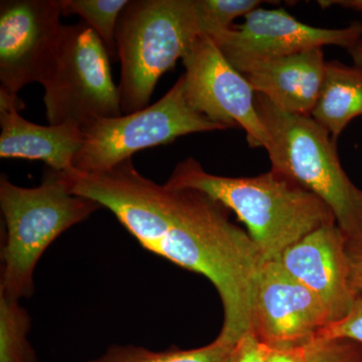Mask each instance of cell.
<instances>
[{
  "instance_id": "1",
  "label": "cell",
  "mask_w": 362,
  "mask_h": 362,
  "mask_svg": "<svg viewBox=\"0 0 362 362\" xmlns=\"http://www.w3.org/2000/svg\"><path fill=\"white\" fill-rule=\"evenodd\" d=\"M59 175L71 194L108 209L147 251L213 283L223 309L216 339L235 345L251 331L255 288L265 261L226 206L197 190L157 185L132 159L106 173L71 169Z\"/></svg>"
},
{
  "instance_id": "2",
  "label": "cell",
  "mask_w": 362,
  "mask_h": 362,
  "mask_svg": "<svg viewBox=\"0 0 362 362\" xmlns=\"http://www.w3.org/2000/svg\"><path fill=\"white\" fill-rule=\"evenodd\" d=\"M206 194L237 214L264 261L283 252L321 226L337 223L329 207L297 182L271 169L255 177H226L206 173L192 157L175 166L164 183Z\"/></svg>"
},
{
  "instance_id": "3",
  "label": "cell",
  "mask_w": 362,
  "mask_h": 362,
  "mask_svg": "<svg viewBox=\"0 0 362 362\" xmlns=\"http://www.w3.org/2000/svg\"><path fill=\"white\" fill-rule=\"evenodd\" d=\"M256 107L268 133L272 170L319 197L332 211L349 251L362 250V190L343 170L329 132L311 116L286 113L258 93Z\"/></svg>"
},
{
  "instance_id": "4",
  "label": "cell",
  "mask_w": 362,
  "mask_h": 362,
  "mask_svg": "<svg viewBox=\"0 0 362 362\" xmlns=\"http://www.w3.org/2000/svg\"><path fill=\"white\" fill-rule=\"evenodd\" d=\"M0 209L6 226L0 293L20 301L33 294V273L49 245L102 206L71 194L59 173L49 168L37 187H18L2 175Z\"/></svg>"
},
{
  "instance_id": "5",
  "label": "cell",
  "mask_w": 362,
  "mask_h": 362,
  "mask_svg": "<svg viewBox=\"0 0 362 362\" xmlns=\"http://www.w3.org/2000/svg\"><path fill=\"white\" fill-rule=\"evenodd\" d=\"M195 0H130L119 18L117 56L124 115L149 106L158 81L202 35Z\"/></svg>"
},
{
  "instance_id": "6",
  "label": "cell",
  "mask_w": 362,
  "mask_h": 362,
  "mask_svg": "<svg viewBox=\"0 0 362 362\" xmlns=\"http://www.w3.org/2000/svg\"><path fill=\"white\" fill-rule=\"evenodd\" d=\"M110 58L103 42L84 21L63 25L40 83L49 125L69 124L85 129L97 121L123 115Z\"/></svg>"
},
{
  "instance_id": "7",
  "label": "cell",
  "mask_w": 362,
  "mask_h": 362,
  "mask_svg": "<svg viewBox=\"0 0 362 362\" xmlns=\"http://www.w3.org/2000/svg\"><path fill=\"white\" fill-rule=\"evenodd\" d=\"M226 130L190 104L181 76L170 90L143 110L103 119L86 127L73 170L102 173L132 159L141 150L175 141L181 136Z\"/></svg>"
},
{
  "instance_id": "8",
  "label": "cell",
  "mask_w": 362,
  "mask_h": 362,
  "mask_svg": "<svg viewBox=\"0 0 362 362\" xmlns=\"http://www.w3.org/2000/svg\"><path fill=\"white\" fill-rule=\"evenodd\" d=\"M190 104L225 129L240 127L252 148L266 149L268 133L256 107V92L209 35H202L182 58Z\"/></svg>"
},
{
  "instance_id": "9",
  "label": "cell",
  "mask_w": 362,
  "mask_h": 362,
  "mask_svg": "<svg viewBox=\"0 0 362 362\" xmlns=\"http://www.w3.org/2000/svg\"><path fill=\"white\" fill-rule=\"evenodd\" d=\"M361 37V23L343 28H315L293 18L284 9L259 7L245 16L242 25H233L211 39L230 65L244 75L257 64L324 45L349 51Z\"/></svg>"
},
{
  "instance_id": "10",
  "label": "cell",
  "mask_w": 362,
  "mask_h": 362,
  "mask_svg": "<svg viewBox=\"0 0 362 362\" xmlns=\"http://www.w3.org/2000/svg\"><path fill=\"white\" fill-rule=\"evenodd\" d=\"M59 0L0 2V90L18 96L40 83L56 51L63 23Z\"/></svg>"
},
{
  "instance_id": "11",
  "label": "cell",
  "mask_w": 362,
  "mask_h": 362,
  "mask_svg": "<svg viewBox=\"0 0 362 362\" xmlns=\"http://www.w3.org/2000/svg\"><path fill=\"white\" fill-rule=\"evenodd\" d=\"M331 323L318 297L279 261L264 262L257 279L251 330L270 347L304 346Z\"/></svg>"
},
{
  "instance_id": "12",
  "label": "cell",
  "mask_w": 362,
  "mask_h": 362,
  "mask_svg": "<svg viewBox=\"0 0 362 362\" xmlns=\"http://www.w3.org/2000/svg\"><path fill=\"white\" fill-rule=\"evenodd\" d=\"M281 265L326 307L331 322L349 313L356 296L350 284L347 240L337 223L317 228L288 247Z\"/></svg>"
},
{
  "instance_id": "13",
  "label": "cell",
  "mask_w": 362,
  "mask_h": 362,
  "mask_svg": "<svg viewBox=\"0 0 362 362\" xmlns=\"http://www.w3.org/2000/svg\"><path fill=\"white\" fill-rule=\"evenodd\" d=\"M23 100L0 90V157L45 162L57 173L73 169V162L84 140L76 126L39 125L25 120L20 111Z\"/></svg>"
},
{
  "instance_id": "14",
  "label": "cell",
  "mask_w": 362,
  "mask_h": 362,
  "mask_svg": "<svg viewBox=\"0 0 362 362\" xmlns=\"http://www.w3.org/2000/svg\"><path fill=\"white\" fill-rule=\"evenodd\" d=\"M326 64L322 47H315L257 64L244 76L255 92L280 110L311 116L322 88Z\"/></svg>"
},
{
  "instance_id": "15",
  "label": "cell",
  "mask_w": 362,
  "mask_h": 362,
  "mask_svg": "<svg viewBox=\"0 0 362 362\" xmlns=\"http://www.w3.org/2000/svg\"><path fill=\"white\" fill-rule=\"evenodd\" d=\"M359 116H362V68L327 62L312 118L337 141L350 121Z\"/></svg>"
},
{
  "instance_id": "16",
  "label": "cell",
  "mask_w": 362,
  "mask_h": 362,
  "mask_svg": "<svg viewBox=\"0 0 362 362\" xmlns=\"http://www.w3.org/2000/svg\"><path fill=\"white\" fill-rule=\"evenodd\" d=\"M235 345L214 339L201 349L153 351L134 345H113L89 362H228Z\"/></svg>"
},
{
  "instance_id": "17",
  "label": "cell",
  "mask_w": 362,
  "mask_h": 362,
  "mask_svg": "<svg viewBox=\"0 0 362 362\" xmlns=\"http://www.w3.org/2000/svg\"><path fill=\"white\" fill-rule=\"evenodd\" d=\"M30 325V314L18 300L0 293V362H37L28 339Z\"/></svg>"
},
{
  "instance_id": "18",
  "label": "cell",
  "mask_w": 362,
  "mask_h": 362,
  "mask_svg": "<svg viewBox=\"0 0 362 362\" xmlns=\"http://www.w3.org/2000/svg\"><path fill=\"white\" fill-rule=\"evenodd\" d=\"M129 0H59L62 16H78L103 42L111 58H117L116 30Z\"/></svg>"
},
{
  "instance_id": "19",
  "label": "cell",
  "mask_w": 362,
  "mask_h": 362,
  "mask_svg": "<svg viewBox=\"0 0 362 362\" xmlns=\"http://www.w3.org/2000/svg\"><path fill=\"white\" fill-rule=\"evenodd\" d=\"M259 0H195L202 35L213 37L230 30L233 21L259 8Z\"/></svg>"
},
{
  "instance_id": "20",
  "label": "cell",
  "mask_w": 362,
  "mask_h": 362,
  "mask_svg": "<svg viewBox=\"0 0 362 362\" xmlns=\"http://www.w3.org/2000/svg\"><path fill=\"white\" fill-rule=\"evenodd\" d=\"M307 362H362V344L346 339L314 340L307 344Z\"/></svg>"
},
{
  "instance_id": "21",
  "label": "cell",
  "mask_w": 362,
  "mask_h": 362,
  "mask_svg": "<svg viewBox=\"0 0 362 362\" xmlns=\"http://www.w3.org/2000/svg\"><path fill=\"white\" fill-rule=\"evenodd\" d=\"M334 339L351 340L362 344V298H356L349 313L326 326L314 340Z\"/></svg>"
},
{
  "instance_id": "22",
  "label": "cell",
  "mask_w": 362,
  "mask_h": 362,
  "mask_svg": "<svg viewBox=\"0 0 362 362\" xmlns=\"http://www.w3.org/2000/svg\"><path fill=\"white\" fill-rule=\"evenodd\" d=\"M270 346L252 331H249L235 344L228 362H267Z\"/></svg>"
},
{
  "instance_id": "23",
  "label": "cell",
  "mask_w": 362,
  "mask_h": 362,
  "mask_svg": "<svg viewBox=\"0 0 362 362\" xmlns=\"http://www.w3.org/2000/svg\"><path fill=\"white\" fill-rule=\"evenodd\" d=\"M267 362H307V345L295 347H270Z\"/></svg>"
},
{
  "instance_id": "24",
  "label": "cell",
  "mask_w": 362,
  "mask_h": 362,
  "mask_svg": "<svg viewBox=\"0 0 362 362\" xmlns=\"http://www.w3.org/2000/svg\"><path fill=\"white\" fill-rule=\"evenodd\" d=\"M350 284L356 298H362V250L349 251Z\"/></svg>"
},
{
  "instance_id": "25",
  "label": "cell",
  "mask_w": 362,
  "mask_h": 362,
  "mask_svg": "<svg viewBox=\"0 0 362 362\" xmlns=\"http://www.w3.org/2000/svg\"><path fill=\"white\" fill-rule=\"evenodd\" d=\"M319 6L328 7L330 6H341L346 8L354 9L362 13V0H345V1H319Z\"/></svg>"
},
{
  "instance_id": "26",
  "label": "cell",
  "mask_w": 362,
  "mask_h": 362,
  "mask_svg": "<svg viewBox=\"0 0 362 362\" xmlns=\"http://www.w3.org/2000/svg\"><path fill=\"white\" fill-rule=\"evenodd\" d=\"M349 52L356 66L362 68V40L349 49Z\"/></svg>"
}]
</instances>
